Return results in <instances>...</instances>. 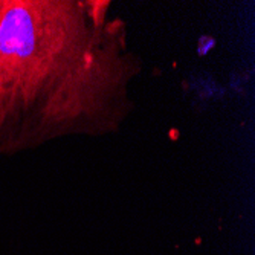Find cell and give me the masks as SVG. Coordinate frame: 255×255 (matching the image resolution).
Instances as JSON below:
<instances>
[{
    "label": "cell",
    "instance_id": "1",
    "mask_svg": "<svg viewBox=\"0 0 255 255\" xmlns=\"http://www.w3.org/2000/svg\"><path fill=\"white\" fill-rule=\"evenodd\" d=\"M107 0H0V157L121 130L142 61Z\"/></svg>",
    "mask_w": 255,
    "mask_h": 255
}]
</instances>
